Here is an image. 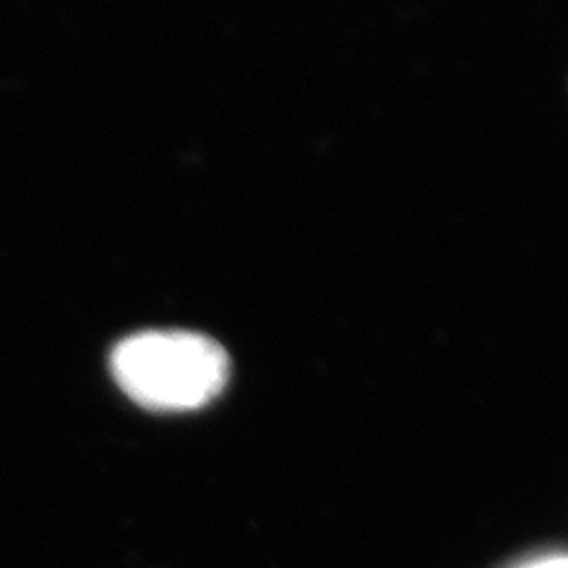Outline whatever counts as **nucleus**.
<instances>
[{
    "label": "nucleus",
    "mask_w": 568,
    "mask_h": 568,
    "mask_svg": "<svg viewBox=\"0 0 568 568\" xmlns=\"http://www.w3.org/2000/svg\"><path fill=\"white\" fill-rule=\"evenodd\" d=\"M112 375L145 410L192 413L223 394L230 358L204 334L140 332L114 348Z\"/></svg>",
    "instance_id": "1"
},
{
    "label": "nucleus",
    "mask_w": 568,
    "mask_h": 568,
    "mask_svg": "<svg viewBox=\"0 0 568 568\" xmlns=\"http://www.w3.org/2000/svg\"><path fill=\"white\" fill-rule=\"evenodd\" d=\"M517 568H568V561L564 555H542V557L524 561Z\"/></svg>",
    "instance_id": "2"
}]
</instances>
